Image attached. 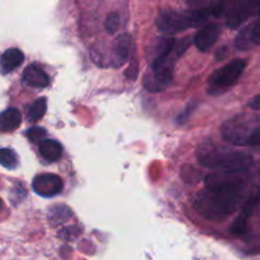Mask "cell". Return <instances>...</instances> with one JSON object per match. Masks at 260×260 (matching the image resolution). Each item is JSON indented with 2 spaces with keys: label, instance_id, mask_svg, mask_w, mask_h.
I'll use <instances>...</instances> for the list:
<instances>
[{
  "label": "cell",
  "instance_id": "cell-1",
  "mask_svg": "<svg viewBox=\"0 0 260 260\" xmlns=\"http://www.w3.org/2000/svg\"><path fill=\"white\" fill-rule=\"evenodd\" d=\"M243 189L244 180L235 174L210 175L206 178V188L193 201V207L207 220H225L238 208Z\"/></svg>",
  "mask_w": 260,
  "mask_h": 260
},
{
  "label": "cell",
  "instance_id": "cell-2",
  "mask_svg": "<svg viewBox=\"0 0 260 260\" xmlns=\"http://www.w3.org/2000/svg\"><path fill=\"white\" fill-rule=\"evenodd\" d=\"M197 159L203 167L228 174L243 173L253 164V157L250 155L234 151L225 146H218L213 142H203L200 145Z\"/></svg>",
  "mask_w": 260,
  "mask_h": 260
},
{
  "label": "cell",
  "instance_id": "cell-3",
  "mask_svg": "<svg viewBox=\"0 0 260 260\" xmlns=\"http://www.w3.org/2000/svg\"><path fill=\"white\" fill-rule=\"evenodd\" d=\"M212 15L211 8H202L197 10H187L178 12L174 9L160 10L156 18V25L160 32L172 35V33L182 32L188 28H194L202 25L208 17Z\"/></svg>",
  "mask_w": 260,
  "mask_h": 260
},
{
  "label": "cell",
  "instance_id": "cell-4",
  "mask_svg": "<svg viewBox=\"0 0 260 260\" xmlns=\"http://www.w3.org/2000/svg\"><path fill=\"white\" fill-rule=\"evenodd\" d=\"M260 15V2L228 3L226 24L229 28H238L245 20Z\"/></svg>",
  "mask_w": 260,
  "mask_h": 260
},
{
  "label": "cell",
  "instance_id": "cell-5",
  "mask_svg": "<svg viewBox=\"0 0 260 260\" xmlns=\"http://www.w3.org/2000/svg\"><path fill=\"white\" fill-rule=\"evenodd\" d=\"M246 68V61L245 60H234L231 62L226 63L221 69L216 70L215 73L211 75L210 84L217 88H229V86L234 85L236 81L240 79L243 75L244 70Z\"/></svg>",
  "mask_w": 260,
  "mask_h": 260
},
{
  "label": "cell",
  "instance_id": "cell-6",
  "mask_svg": "<svg viewBox=\"0 0 260 260\" xmlns=\"http://www.w3.org/2000/svg\"><path fill=\"white\" fill-rule=\"evenodd\" d=\"M254 129L248 128V122L243 116L234 117L223 123L221 127V134L226 141H230L235 145H248L249 137Z\"/></svg>",
  "mask_w": 260,
  "mask_h": 260
},
{
  "label": "cell",
  "instance_id": "cell-7",
  "mask_svg": "<svg viewBox=\"0 0 260 260\" xmlns=\"http://www.w3.org/2000/svg\"><path fill=\"white\" fill-rule=\"evenodd\" d=\"M32 188L38 196L41 197H55L58 193L62 192L63 183L58 175L50 174V173H43V174L37 175L33 179Z\"/></svg>",
  "mask_w": 260,
  "mask_h": 260
},
{
  "label": "cell",
  "instance_id": "cell-8",
  "mask_svg": "<svg viewBox=\"0 0 260 260\" xmlns=\"http://www.w3.org/2000/svg\"><path fill=\"white\" fill-rule=\"evenodd\" d=\"M173 63L165 65L157 70H152V74L145 76L144 86L151 93H159L165 90L170 85L173 79Z\"/></svg>",
  "mask_w": 260,
  "mask_h": 260
},
{
  "label": "cell",
  "instance_id": "cell-9",
  "mask_svg": "<svg viewBox=\"0 0 260 260\" xmlns=\"http://www.w3.org/2000/svg\"><path fill=\"white\" fill-rule=\"evenodd\" d=\"M221 35V27L217 23H210L198 30L194 37V45L202 52L210 50Z\"/></svg>",
  "mask_w": 260,
  "mask_h": 260
},
{
  "label": "cell",
  "instance_id": "cell-10",
  "mask_svg": "<svg viewBox=\"0 0 260 260\" xmlns=\"http://www.w3.org/2000/svg\"><path fill=\"white\" fill-rule=\"evenodd\" d=\"M253 46H260V18L241 29L236 37V47L240 50H249Z\"/></svg>",
  "mask_w": 260,
  "mask_h": 260
},
{
  "label": "cell",
  "instance_id": "cell-11",
  "mask_svg": "<svg viewBox=\"0 0 260 260\" xmlns=\"http://www.w3.org/2000/svg\"><path fill=\"white\" fill-rule=\"evenodd\" d=\"M22 79L23 83L30 88H46L50 85V78L46 71H43V69L35 63L25 68V70L23 71Z\"/></svg>",
  "mask_w": 260,
  "mask_h": 260
},
{
  "label": "cell",
  "instance_id": "cell-12",
  "mask_svg": "<svg viewBox=\"0 0 260 260\" xmlns=\"http://www.w3.org/2000/svg\"><path fill=\"white\" fill-rule=\"evenodd\" d=\"M24 61V55L19 48H9L0 56V71L3 74H9L19 68Z\"/></svg>",
  "mask_w": 260,
  "mask_h": 260
},
{
  "label": "cell",
  "instance_id": "cell-13",
  "mask_svg": "<svg viewBox=\"0 0 260 260\" xmlns=\"http://www.w3.org/2000/svg\"><path fill=\"white\" fill-rule=\"evenodd\" d=\"M259 201H260L259 197H253V198H250V201H249L248 203H246V206L244 207V210L241 211L240 216L236 218L235 222H234L233 226H231V233H233L234 235H241V234L245 233L249 217H250L254 207H255L256 203H258Z\"/></svg>",
  "mask_w": 260,
  "mask_h": 260
},
{
  "label": "cell",
  "instance_id": "cell-14",
  "mask_svg": "<svg viewBox=\"0 0 260 260\" xmlns=\"http://www.w3.org/2000/svg\"><path fill=\"white\" fill-rule=\"evenodd\" d=\"M22 123V116L17 108H8L0 113V132H12Z\"/></svg>",
  "mask_w": 260,
  "mask_h": 260
},
{
  "label": "cell",
  "instance_id": "cell-15",
  "mask_svg": "<svg viewBox=\"0 0 260 260\" xmlns=\"http://www.w3.org/2000/svg\"><path fill=\"white\" fill-rule=\"evenodd\" d=\"M38 150H40L41 156L50 162L57 161L62 156V146L60 145V142L55 141V140H45L40 144Z\"/></svg>",
  "mask_w": 260,
  "mask_h": 260
},
{
  "label": "cell",
  "instance_id": "cell-16",
  "mask_svg": "<svg viewBox=\"0 0 260 260\" xmlns=\"http://www.w3.org/2000/svg\"><path fill=\"white\" fill-rule=\"evenodd\" d=\"M131 36L127 35V33H123V35L117 37L116 43H114V52H116L117 58H118V61L121 63H123L128 58L129 51H131Z\"/></svg>",
  "mask_w": 260,
  "mask_h": 260
},
{
  "label": "cell",
  "instance_id": "cell-17",
  "mask_svg": "<svg viewBox=\"0 0 260 260\" xmlns=\"http://www.w3.org/2000/svg\"><path fill=\"white\" fill-rule=\"evenodd\" d=\"M46 111H47V99L40 98L37 101L33 102L29 107L27 108V118L30 122H37L45 116Z\"/></svg>",
  "mask_w": 260,
  "mask_h": 260
},
{
  "label": "cell",
  "instance_id": "cell-18",
  "mask_svg": "<svg viewBox=\"0 0 260 260\" xmlns=\"http://www.w3.org/2000/svg\"><path fill=\"white\" fill-rule=\"evenodd\" d=\"M48 220L51 221L52 225H57V223L65 222L71 217V211L66 206H55V207L50 208L48 211Z\"/></svg>",
  "mask_w": 260,
  "mask_h": 260
},
{
  "label": "cell",
  "instance_id": "cell-19",
  "mask_svg": "<svg viewBox=\"0 0 260 260\" xmlns=\"http://www.w3.org/2000/svg\"><path fill=\"white\" fill-rule=\"evenodd\" d=\"M18 155L12 149H0V165L13 170L18 167Z\"/></svg>",
  "mask_w": 260,
  "mask_h": 260
},
{
  "label": "cell",
  "instance_id": "cell-20",
  "mask_svg": "<svg viewBox=\"0 0 260 260\" xmlns=\"http://www.w3.org/2000/svg\"><path fill=\"white\" fill-rule=\"evenodd\" d=\"M104 27H106L107 32L111 33V35L116 33L119 29V27H121V17H119L118 13H109L106 18V22H104Z\"/></svg>",
  "mask_w": 260,
  "mask_h": 260
},
{
  "label": "cell",
  "instance_id": "cell-21",
  "mask_svg": "<svg viewBox=\"0 0 260 260\" xmlns=\"http://www.w3.org/2000/svg\"><path fill=\"white\" fill-rule=\"evenodd\" d=\"M46 135H47L46 129L37 126L32 127V128H29L27 131V137L29 139V141L32 144H41V142H43L45 141Z\"/></svg>",
  "mask_w": 260,
  "mask_h": 260
},
{
  "label": "cell",
  "instance_id": "cell-22",
  "mask_svg": "<svg viewBox=\"0 0 260 260\" xmlns=\"http://www.w3.org/2000/svg\"><path fill=\"white\" fill-rule=\"evenodd\" d=\"M248 145H253V146H255V145H260V126L254 128L253 134H251L250 137H249Z\"/></svg>",
  "mask_w": 260,
  "mask_h": 260
},
{
  "label": "cell",
  "instance_id": "cell-23",
  "mask_svg": "<svg viewBox=\"0 0 260 260\" xmlns=\"http://www.w3.org/2000/svg\"><path fill=\"white\" fill-rule=\"evenodd\" d=\"M250 107L254 111H260V95H256L255 98L251 99Z\"/></svg>",
  "mask_w": 260,
  "mask_h": 260
},
{
  "label": "cell",
  "instance_id": "cell-24",
  "mask_svg": "<svg viewBox=\"0 0 260 260\" xmlns=\"http://www.w3.org/2000/svg\"><path fill=\"white\" fill-rule=\"evenodd\" d=\"M2 203H3V202H2V200H0V208H2Z\"/></svg>",
  "mask_w": 260,
  "mask_h": 260
}]
</instances>
